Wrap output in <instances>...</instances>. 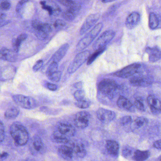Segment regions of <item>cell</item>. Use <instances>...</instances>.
<instances>
[{
	"label": "cell",
	"instance_id": "cell-1",
	"mask_svg": "<svg viewBox=\"0 0 161 161\" xmlns=\"http://www.w3.org/2000/svg\"><path fill=\"white\" fill-rule=\"evenodd\" d=\"M10 132L16 144L19 146H25L29 141V132L26 127L20 122H14L10 127Z\"/></svg>",
	"mask_w": 161,
	"mask_h": 161
},
{
	"label": "cell",
	"instance_id": "cell-2",
	"mask_svg": "<svg viewBox=\"0 0 161 161\" xmlns=\"http://www.w3.org/2000/svg\"><path fill=\"white\" fill-rule=\"evenodd\" d=\"M103 27V24L102 23H98L95 25L93 29L87 33L78 42L76 46L77 51H82L88 47L98 35L102 30Z\"/></svg>",
	"mask_w": 161,
	"mask_h": 161
},
{
	"label": "cell",
	"instance_id": "cell-3",
	"mask_svg": "<svg viewBox=\"0 0 161 161\" xmlns=\"http://www.w3.org/2000/svg\"><path fill=\"white\" fill-rule=\"evenodd\" d=\"M98 88L99 92L103 96L108 98L112 99L119 88V85L114 80L105 79L100 82Z\"/></svg>",
	"mask_w": 161,
	"mask_h": 161
},
{
	"label": "cell",
	"instance_id": "cell-4",
	"mask_svg": "<svg viewBox=\"0 0 161 161\" xmlns=\"http://www.w3.org/2000/svg\"><path fill=\"white\" fill-rule=\"evenodd\" d=\"M90 55V51L88 50L84 51L78 53L68 67V72L71 74L77 71L82 65L87 61Z\"/></svg>",
	"mask_w": 161,
	"mask_h": 161
},
{
	"label": "cell",
	"instance_id": "cell-5",
	"mask_svg": "<svg viewBox=\"0 0 161 161\" xmlns=\"http://www.w3.org/2000/svg\"><path fill=\"white\" fill-rule=\"evenodd\" d=\"M13 99L18 105L24 109H33L37 106L36 101L32 97L15 95L13 96Z\"/></svg>",
	"mask_w": 161,
	"mask_h": 161
},
{
	"label": "cell",
	"instance_id": "cell-6",
	"mask_svg": "<svg viewBox=\"0 0 161 161\" xmlns=\"http://www.w3.org/2000/svg\"><path fill=\"white\" fill-rule=\"evenodd\" d=\"M114 31L113 30L105 31L97 39L93 45V48L97 50L100 48L106 47V45L114 37Z\"/></svg>",
	"mask_w": 161,
	"mask_h": 161
},
{
	"label": "cell",
	"instance_id": "cell-7",
	"mask_svg": "<svg viewBox=\"0 0 161 161\" xmlns=\"http://www.w3.org/2000/svg\"><path fill=\"white\" fill-rule=\"evenodd\" d=\"M91 115L86 111H81L77 113L74 119V124L80 129H84L88 127Z\"/></svg>",
	"mask_w": 161,
	"mask_h": 161
},
{
	"label": "cell",
	"instance_id": "cell-8",
	"mask_svg": "<svg viewBox=\"0 0 161 161\" xmlns=\"http://www.w3.org/2000/svg\"><path fill=\"white\" fill-rule=\"evenodd\" d=\"M140 67H141V65L140 64H133L116 72L114 73V75L116 77L123 78V79L128 78L133 76L136 73L138 72Z\"/></svg>",
	"mask_w": 161,
	"mask_h": 161
},
{
	"label": "cell",
	"instance_id": "cell-9",
	"mask_svg": "<svg viewBox=\"0 0 161 161\" xmlns=\"http://www.w3.org/2000/svg\"><path fill=\"white\" fill-rule=\"evenodd\" d=\"M100 18V15L98 14H92L88 16L80 29V35H83L85 34L91 28L94 27L95 24L98 21Z\"/></svg>",
	"mask_w": 161,
	"mask_h": 161
},
{
	"label": "cell",
	"instance_id": "cell-10",
	"mask_svg": "<svg viewBox=\"0 0 161 161\" xmlns=\"http://www.w3.org/2000/svg\"><path fill=\"white\" fill-rule=\"evenodd\" d=\"M97 117L102 123H108L113 121L116 117L114 111L100 108L97 111Z\"/></svg>",
	"mask_w": 161,
	"mask_h": 161
},
{
	"label": "cell",
	"instance_id": "cell-11",
	"mask_svg": "<svg viewBox=\"0 0 161 161\" xmlns=\"http://www.w3.org/2000/svg\"><path fill=\"white\" fill-rule=\"evenodd\" d=\"M153 82L152 78L143 75H137L133 76L130 80V83L134 86L146 87L149 86Z\"/></svg>",
	"mask_w": 161,
	"mask_h": 161
},
{
	"label": "cell",
	"instance_id": "cell-12",
	"mask_svg": "<svg viewBox=\"0 0 161 161\" xmlns=\"http://www.w3.org/2000/svg\"><path fill=\"white\" fill-rule=\"evenodd\" d=\"M80 9L81 5L76 3L71 7L68 8L67 10L63 13V18L66 21L71 22L75 19Z\"/></svg>",
	"mask_w": 161,
	"mask_h": 161
},
{
	"label": "cell",
	"instance_id": "cell-13",
	"mask_svg": "<svg viewBox=\"0 0 161 161\" xmlns=\"http://www.w3.org/2000/svg\"><path fill=\"white\" fill-rule=\"evenodd\" d=\"M147 102L150 108L151 112L154 115L161 112V102L153 95H149L147 98Z\"/></svg>",
	"mask_w": 161,
	"mask_h": 161
},
{
	"label": "cell",
	"instance_id": "cell-14",
	"mask_svg": "<svg viewBox=\"0 0 161 161\" xmlns=\"http://www.w3.org/2000/svg\"><path fill=\"white\" fill-rule=\"evenodd\" d=\"M140 21V14L137 12H132L126 19L125 26L127 29L132 30L139 24Z\"/></svg>",
	"mask_w": 161,
	"mask_h": 161
},
{
	"label": "cell",
	"instance_id": "cell-15",
	"mask_svg": "<svg viewBox=\"0 0 161 161\" xmlns=\"http://www.w3.org/2000/svg\"><path fill=\"white\" fill-rule=\"evenodd\" d=\"M58 130L68 137L74 136L76 133V129L71 124L65 122H61L58 124Z\"/></svg>",
	"mask_w": 161,
	"mask_h": 161
},
{
	"label": "cell",
	"instance_id": "cell-16",
	"mask_svg": "<svg viewBox=\"0 0 161 161\" xmlns=\"http://www.w3.org/2000/svg\"><path fill=\"white\" fill-rule=\"evenodd\" d=\"M17 53L14 51L11 50L6 47L2 48L0 53L1 59L7 62H15L17 58Z\"/></svg>",
	"mask_w": 161,
	"mask_h": 161
},
{
	"label": "cell",
	"instance_id": "cell-17",
	"mask_svg": "<svg viewBox=\"0 0 161 161\" xmlns=\"http://www.w3.org/2000/svg\"><path fill=\"white\" fill-rule=\"evenodd\" d=\"M58 154L61 158L65 160H71L74 156V153L71 146L62 145L58 148Z\"/></svg>",
	"mask_w": 161,
	"mask_h": 161
},
{
	"label": "cell",
	"instance_id": "cell-18",
	"mask_svg": "<svg viewBox=\"0 0 161 161\" xmlns=\"http://www.w3.org/2000/svg\"><path fill=\"white\" fill-rule=\"evenodd\" d=\"M117 104L119 108L129 111L130 112H135V107L132 103L128 99L124 97H120L118 99Z\"/></svg>",
	"mask_w": 161,
	"mask_h": 161
},
{
	"label": "cell",
	"instance_id": "cell-19",
	"mask_svg": "<svg viewBox=\"0 0 161 161\" xmlns=\"http://www.w3.org/2000/svg\"><path fill=\"white\" fill-rule=\"evenodd\" d=\"M70 146L73 149L74 155L79 158H84L86 155V151L84 146L80 142H74Z\"/></svg>",
	"mask_w": 161,
	"mask_h": 161
},
{
	"label": "cell",
	"instance_id": "cell-20",
	"mask_svg": "<svg viewBox=\"0 0 161 161\" xmlns=\"http://www.w3.org/2000/svg\"><path fill=\"white\" fill-rule=\"evenodd\" d=\"M146 51L148 54L150 62H157L161 58V50L157 47L147 48Z\"/></svg>",
	"mask_w": 161,
	"mask_h": 161
},
{
	"label": "cell",
	"instance_id": "cell-21",
	"mask_svg": "<svg viewBox=\"0 0 161 161\" xmlns=\"http://www.w3.org/2000/svg\"><path fill=\"white\" fill-rule=\"evenodd\" d=\"M69 48L68 44H64L53 54L52 57L53 61L59 63L66 54Z\"/></svg>",
	"mask_w": 161,
	"mask_h": 161
},
{
	"label": "cell",
	"instance_id": "cell-22",
	"mask_svg": "<svg viewBox=\"0 0 161 161\" xmlns=\"http://www.w3.org/2000/svg\"><path fill=\"white\" fill-rule=\"evenodd\" d=\"M106 148L109 154L114 157H117L119 149V145L117 142L113 140H107Z\"/></svg>",
	"mask_w": 161,
	"mask_h": 161
},
{
	"label": "cell",
	"instance_id": "cell-23",
	"mask_svg": "<svg viewBox=\"0 0 161 161\" xmlns=\"http://www.w3.org/2000/svg\"><path fill=\"white\" fill-rule=\"evenodd\" d=\"M51 138L52 141L59 144H67L69 142L68 136L63 134L58 130L53 133Z\"/></svg>",
	"mask_w": 161,
	"mask_h": 161
},
{
	"label": "cell",
	"instance_id": "cell-24",
	"mask_svg": "<svg viewBox=\"0 0 161 161\" xmlns=\"http://www.w3.org/2000/svg\"><path fill=\"white\" fill-rule=\"evenodd\" d=\"M42 8L48 12L50 15L57 16L61 13V10L57 5L54 6L47 5L46 4V2H42L41 3Z\"/></svg>",
	"mask_w": 161,
	"mask_h": 161
},
{
	"label": "cell",
	"instance_id": "cell-25",
	"mask_svg": "<svg viewBox=\"0 0 161 161\" xmlns=\"http://www.w3.org/2000/svg\"><path fill=\"white\" fill-rule=\"evenodd\" d=\"M32 145L35 150L37 153H42L44 148V144L42 139L38 136H34L32 140Z\"/></svg>",
	"mask_w": 161,
	"mask_h": 161
},
{
	"label": "cell",
	"instance_id": "cell-26",
	"mask_svg": "<svg viewBox=\"0 0 161 161\" xmlns=\"http://www.w3.org/2000/svg\"><path fill=\"white\" fill-rule=\"evenodd\" d=\"M19 114V110L17 107L13 106L8 108L4 113V117L7 119H15Z\"/></svg>",
	"mask_w": 161,
	"mask_h": 161
},
{
	"label": "cell",
	"instance_id": "cell-27",
	"mask_svg": "<svg viewBox=\"0 0 161 161\" xmlns=\"http://www.w3.org/2000/svg\"><path fill=\"white\" fill-rule=\"evenodd\" d=\"M150 152L148 151H141L137 150L134 153V159L136 161H145L149 158Z\"/></svg>",
	"mask_w": 161,
	"mask_h": 161
},
{
	"label": "cell",
	"instance_id": "cell-28",
	"mask_svg": "<svg viewBox=\"0 0 161 161\" xmlns=\"http://www.w3.org/2000/svg\"><path fill=\"white\" fill-rule=\"evenodd\" d=\"M159 21L157 15L154 13H151L149 17V27L152 30H155L158 28Z\"/></svg>",
	"mask_w": 161,
	"mask_h": 161
},
{
	"label": "cell",
	"instance_id": "cell-29",
	"mask_svg": "<svg viewBox=\"0 0 161 161\" xmlns=\"http://www.w3.org/2000/svg\"><path fill=\"white\" fill-rule=\"evenodd\" d=\"M105 49H106V47L100 48L96 50V51L93 54L89 56L87 61V63H86L87 65H91L97 59V58L105 50Z\"/></svg>",
	"mask_w": 161,
	"mask_h": 161
},
{
	"label": "cell",
	"instance_id": "cell-30",
	"mask_svg": "<svg viewBox=\"0 0 161 161\" xmlns=\"http://www.w3.org/2000/svg\"><path fill=\"white\" fill-rule=\"evenodd\" d=\"M75 104V106L78 108H80V109H86L90 106L91 103L87 99L85 98L81 100L77 101Z\"/></svg>",
	"mask_w": 161,
	"mask_h": 161
},
{
	"label": "cell",
	"instance_id": "cell-31",
	"mask_svg": "<svg viewBox=\"0 0 161 161\" xmlns=\"http://www.w3.org/2000/svg\"><path fill=\"white\" fill-rule=\"evenodd\" d=\"M58 68H59L58 63L53 61L52 63H51L49 65L47 69V71H46V75L47 76H48V75L58 71Z\"/></svg>",
	"mask_w": 161,
	"mask_h": 161
},
{
	"label": "cell",
	"instance_id": "cell-32",
	"mask_svg": "<svg viewBox=\"0 0 161 161\" xmlns=\"http://www.w3.org/2000/svg\"><path fill=\"white\" fill-rule=\"evenodd\" d=\"M29 0H20L17 5L16 12L18 15L22 14L23 10L25 8L26 4L29 2Z\"/></svg>",
	"mask_w": 161,
	"mask_h": 161
},
{
	"label": "cell",
	"instance_id": "cell-33",
	"mask_svg": "<svg viewBox=\"0 0 161 161\" xmlns=\"http://www.w3.org/2000/svg\"><path fill=\"white\" fill-rule=\"evenodd\" d=\"M134 122L136 127L138 128H141L147 125L148 122V120L146 118L139 117L135 119Z\"/></svg>",
	"mask_w": 161,
	"mask_h": 161
},
{
	"label": "cell",
	"instance_id": "cell-34",
	"mask_svg": "<svg viewBox=\"0 0 161 161\" xmlns=\"http://www.w3.org/2000/svg\"><path fill=\"white\" fill-rule=\"evenodd\" d=\"M62 72L60 71H57L50 75L47 76L49 80H50L52 81L58 82L61 80L62 77Z\"/></svg>",
	"mask_w": 161,
	"mask_h": 161
},
{
	"label": "cell",
	"instance_id": "cell-35",
	"mask_svg": "<svg viewBox=\"0 0 161 161\" xmlns=\"http://www.w3.org/2000/svg\"><path fill=\"white\" fill-rule=\"evenodd\" d=\"M54 27L56 30L61 31L64 30L67 28L66 23L62 19H57L54 22Z\"/></svg>",
	"mask_w": 161,
	"mask_h": 161
},
{
	"label": "cell",
	"instance_id": "cell-36",
	"mask_svg": "<svg viewBox=\"0 0 161 161\" xmlns=\"http://www.w3.org/2000/svg\"><path fill=\"white\" fill-rule=\"evenodd\" d=\"M1 9L3 11H8L12 6L10 0H1Z\"/></svg>",
	"mask_w": 161,
	"mask_h": 161
},
{
	"label": "cell",
	"instance_id": "cell-37",
	"mask_svg": "<svg viewBox=\"0 0 161 161\" xmlns=\"http://www.w3.org/2000/svg\"><path fill=\"white\" fill-rule=\"evenodd\" d=\"M74 97L77 101H80L85 98V92L82 89H78L75 91Z\"/></svg>",
	"mask_w": 161,
	"mask_h": 161
},
{
	"label": "cell",
	"instance_id": "cell-38",
	"mask_svg": "<svg viewBox=\"0 0 161 161\" xmlns=\"http://www.w3.org/2000/svg\"><path fill=\"white\" fill-rule=\"evenodd\" d=\"M48 35L42 31H35V36L40 40H46L48 36Z\"/></svg>",
	"mask_w": 161,
	"mask_h": 161
},
{
	"label": "cell",
	"instance_id": "cell-39",
	"mask_svg": "<svg viewBox=\"0 0 161 161\" xmlns=\"http://www.w3.org/2000/svg\"><path fill=\"white\" fill-rule=\"evenodd\" d=\"M120 124L122 126L129 125L132 122V118L130 116L127 115L122 117L120 119Z\"/></svg>",
	"mask_w": 161,
	"mask_h": 161
},
{
	"label": "cell",
	"instance_id": "cell-40",
	"mask_svg": "<svg viewBox=\"0 0 161 161\" xmlns=\"http://www.w3.org/2000/svg\"><path fill=\"white\" fill-rule=\"evenodd\" d=\"M134 105L135 107H136L138 110L139 111H142V112H144L145 111V107L143 103V102L140 100L137 99H136L134 102Z\"/></svg>",
	"mask_w": 161,
	"mask_h": 161
},
{
	"label": "cell",
	"instance_id": "cell-41",
	"mask_svg": "<svg viewBox=\"0 0 161 161\" xmlns=\"http://www.w3.org/2000/svg\"><path fill=\"white\" fill-rule=\"evenodd\" d=\"M22 43L20 42L17 38H15L13 40V47L14 50L15 52L18 53L20 49Z\"/></svg>",
	"mask_w": 161,
	"mask_h": 161
},
{
	"label": "cell",
	"instance_id": "cell-42",
	"mask_svg": "<svg viewBox=\"0 0 161 161\" xmlns=\"http://www.w3.org/2000/svg\"><path fill=\"white\" fill-rule=\"evenodd\" d=\"M38 31H42L45 32L47 33V34L50 33L52 31V29L51 26L50 25L48 24V23H43L40 30Z\"/></svg>",
	"mask_w": 161,
	"mask_h": 161
},
{
	"label": "cell",
	"instance_id": "cell-43",
	"mask_svg": "<svg viewBox=\"0 0 161 161\" xmlns=\"http://www.w3.org/2000/svg\"><path fill=\"white\" fill-rule=\"evenodd\" d=\"M5 128L2 121L0 123V142L2 143L5 138Z\"/></svg>",
	"mask_w": 161,
	"mask_h": 161
},
{
	"label": "cell",
	"instance_id": "cell-44",
	"mask_svg": "<svg viewBox=\"0 0 161 161\" xmlns=\"http://www.w3.org/2000/svg\"><path fill=\"white\" fill-rule=\"evenodd\" d=\"M122 152L123 156L127 158L132 153V149L130 147L126 146L123 148Z\"/></svg>",
	"mask_w": 161,
	"mask_h": 161
},
{
	"label": "cell",
	"instance_id": "cell-45",
	"mask_svg": "<svg viewBox=\"0 0 161 161\" xmlns=\"http://www.w3.org/2000/svg\"><path fill=\"white\" fill-rule=\"evenodd\" d=\"M42 24H43V22L37 20H33L32 21L31 23L32 26L35 31H38V30H40Z\"/></svg>",
	"mask_w": 161,
	"mask_h": 161
},
{
	"label": "cell",
	"instance_id": "cell-46",
	"mask_svg": "<svg viewBox=\"0 0 161 161\" xmlns=\"http://www.w3.org/2000/svg\"><path fill=\"white\" fill-rule=\"evenodd\" d=\"M44 62L43 60H39L37 61L36 63L34 65L33 67V70L34 71H37L43 66Z\"/></svg>",
	"mask_w": 161,
	"mask_h": 161
},
{
	"label": "cell",
	"instance_id": "cell-47",
	"mask_svg": "<svg viewBox=\"0 0 161 161\" xmlns=\"http://www.w3.org/2000/svg\"><path fill=\"white\" fill-rule=\"evenodd\" d=\"M46 86L47 88H48L49 90H51V91H56L57 89V86L56 85L51 83H47Z\"/></svg>",
	"mask_w": 161,
	"mask_h": 161
},
{
	"label": "cell",
	"instance_id": "cell-48",
	"mask_svg": "<svg viewBox=\"0 0 161 161\" xmlns=\"http://www.w3.org/2000/svg\"><path fill=\"white\" fill-rule=\"evenodd\" d=\"M28 37V35L27 34L22 33L18 36L17 38L20 42L22 43L23 41H25Z\"/></svg>",
	"mask_w": 161,
	"mask_h": 161
},
{
	"label": "cell",
	"instance_id": "cell-49",
	"mask_svg": "<svg viewBox=\"0 0 161 161\" xmlns=\"http://www.w3.org/2000/svg\"><path fill=\"white\" fill-rule=\"evenodd\" d=\"M153 146L157 149L161 150V139L155 141L153 143Z\"/></svg>",
	"mask_w": 161,
	"mask_h": 161
},
{
	"label": "cell",
	"instance_id": "cell-50",
	"mask_svg": "<svg viewBox=\"0 0 161 161\" xmlns=\"http://www.w3.org/2000/svg\"><path fill=\"white\" fill-rule=\"evenodd\" d=\"M73 86H74L75 88H77V89H81L83 86L82 82H78L74 84Z\"/></svg>",
	"mask_w": 161,
	"mask_h": 161
},
{
	"label": "cell",
	"instance_id": "cell-51",
	"mask_svg": "<svg viewBox=\"0 0 161 161\" xmlns=\"http://www.w3.org/2000/svg\"><path fill=\"white\" fill-rule=\"evenodd\" d=\"M9 156V153L7 152H3L1 153V161H3L5 160V159H7Z\"/></svg>",
	"mask_w": 161,
	"mask_h": 161
},
{
	"label": "cell",
	"instance_id": "cell-52",
	"mask_svg": "<svg viewBox=\"0 0 161 161\" xmlns=\"http://www.w3.org/2000/svg\"><path fill=\"white\" fill-rule=\"evenodd\" d=\"M6 18V15L5 14H3L2 13L1 14V19H0V21H1V23L3 22V21H5V19Z\"/></svg>",
	"mask_w": 161,
	"mask_h": 161
},
{
	"label": "cell",
	"instance_id": "cell-53",
	"mask_svg": "<svg viewBox=\"0 0 161 161\" xmlns=\"http://www.w3.org/2000/svg\"><path fill=\"white\" fill-rule=\"evenodd\" d=\"M116 0H101L102 2L104 3H109L113 2Z\"/></svg>",
	"mask_w": 161,
	"mask_h": 161
},
{
	"label": "cell",
	"instance_id": "cell-54",
	"mask_svg": "<svg viewBox=\"0 0 161 161\" xmlns=\"http://www.w3.org/2000/svg\"><path fill=\"white\" fill-rule=\"evenodd\" d=\"M159 160H160V161H161V157H160V159H159Z\"/></svg>",
	"mask_w": 161,
	"mask_h": 161
}]
</instances>
